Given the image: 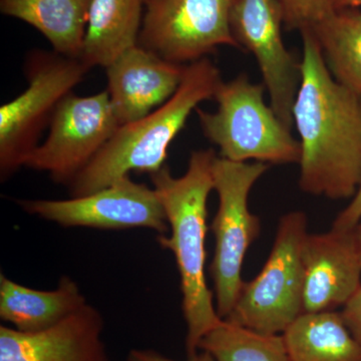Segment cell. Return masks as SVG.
Wrapping results in <instances>:
<instances>
[{"label": "cell", "mask_w": 361, "mask_h": 361, "mask_svg": "<svg viewBox=\"0 0 361 361\" xmlns=\"http://www.w3.org/2000/svg\"><path fill=\"white\" fill-rule=\"evenodd\" d=\"M308 30L334 78L361 97V13L334 9Z\"/></svg>", "instance_id": "obj_19"}, {"label": "cell", "mask_w": 361, "mask_h": 361, "mask_svg": "<svg viewBox=\"0 0 361 361\" xmlns=\"http://www.w3.org/2000/svg\"><path fill=\"white\" fill-rule=\"evenodd\" d=\"M341 314L351 336L361 346V287L342 307Z\"/></svg>", "instance_id": "obj_22"}, {"label": "cell", "mask_w": 361, "mask_h": 361, "mask_svg": "<svg viewBox=\"0 0 361 361\" xmlns=\"http://www.w3.org/2000/svg\"><path fill=\"white\" fill-rule=\"evenodd\" d=\"M144 11L145 0H94L80 61L106 68L137 45Z\"/></svg>", "instance_id": "obj_16"}, {"label": "cell", "mask_w": 361, "mask_h": 361, "mask_svg": "<svg viewBox=\"0 0 361 361\" xmlns=\"http://www.w3.org/2000/svg\"><path fill=\"white\" fill-rule=\"evenodd\" d=\"M90 68L80 59L33 51L26 59L27 89L0 108V177L8 179L39 146L59 104Z\"/></svg>", "instance_id": "obj_5"}, {"label": "cell", "mask_w": 361, "mask_h": 361, "mask_svg": "<svg viewBox=\"0 0 361 361\" xmlns=\"http://www.w3.org/2000/svg\"><path fill=\"white\" fill-rule=\"evenodd\" d=\"M94 0H0L4 16L39 30L54 51L68 58L82 54L90 6Z\"/></svg>", "instance_id": "obj_17"}, {"label": "cell", "mask_w": 361, "mask_h": 361, "mask_svg": "<svg viewBox=\"0 0 361 361\" xmlns=\"http://www.w3.org/2000/svg\"><path fill=\"white\" fill-rule=\"evenodd\" d=\"M186 68L139 44L118 56L106 70V92L120 126L142 120L168 102L179 89Z\"/></svg>", "instance_id": "obj_13"}, {"label": "cell", "mask_w": 361, "mask_h": 361, "mask_svg": "<svg viewBox=\"0 0 361 361\" xmlns=\"http://www.w3.org/2000/svg\"><path fill=\"white\" fill-rule=\"evenodd\" d=\"M353 231H355L356 242H357L358 248H360L361 253V223L353 228Z\"/></svg>", "instance_id": "obj_26"}, {"label": "cell", "mask_w": 361, "mask_h": 361, "mask_svg": "<svg viewBox=\"0 0 361 361\" xmlns=\"http://www.w3.org/2000/svg\"><path fill=\"white\" fill-rule=\"evenodd\" d=\"M120 127L106 90L90 97L71 92L59 104L47 140L33 149L25 167L70 186Z\"/></svg>", "instance_id": "obj_9"}, {"label": "cell", "mask_w": 361, "mask_h": 361, "mask_svg": "<svg viewBox=\"0 0 361 361\" xmlns=\"http://www.w3.org/2000/svg\"><path fill=\"white\" fill-rule=\"evenodd\" d=\"M282 336L291 361H361V346L337 311L303 313Z\"/></svg>", "instance_id": "obj_18"}, {"label": "cell", "mask_w": 361, "mask_h": 361, "mask_svg": "<svg viewBox=\"0 0 361 361\" xmlns=\"http://www.w3.org/2000/svg\"><path fill=\"white\" fill-rule=\"evenodd\" d=\"M237 0H145L137 44L172 63H192L220 45L241 49L233 35Z\"/></svg>", "instance_id": "obj_8"}, {"label": "cell", "mask_w": 361, "mask_h": 361, "mask_svg": "<svg viewBox=\"0 0 361 361\" xmlns=\"http://www.w3.org/2000/svg\"><path fill=\"white\" fill-rule=\"evenodd\" d=\"M361 219V183L357 192L349 205L339 213L334 220L332 228L339 230H350L360 223Z\"/></svg>", "instance_id": "obj_23"}, {"label": "cell", "mask_w": 361, "mask_h": 361, "mask_svg": "<svg viewBox=\"0 0 361 361\" xmlns=\"http://www.w3.org/2000/svg\"><path fill=\"white\" fill-rule=\"evenodd\" d=\"M307 218L301 211L282 216L260 273L245 282L226 319L268 334H282L303 314L302 247Z\"/></svg>", "instance_id": "obj_6"}, {"label": "cell", "mask_w": 361, "mask_h": 361, "mask_svg": "<svg viewBox=\"0 0 361 361\" xmlns=\"http://www.w3.org/2000/svg\"><path fill=\"white\" fill-rule=\"evenodd\" d=\"M214 361H291L282 334H268L222 319L199 345Z\"/></svg>", "instance_id": "obj_20"}, {"label": "cell", "mask_w": 361, "mask_h": 361, "mask_svg": "<svg viewBox=\"0 0 361 361\" xmlns=\"http://www.w3.org/2000/svg\"><path fill=\"white\" fill-rule=\"evenodd\" d=\"M264 90V85L253 84L245 73L222 82L214 97L217 111L196 109L204 135L226 160L299 164L300 144L290 128L265 103Z\"/></svg>", "instance_id": "obj_4"}, {"label": "cell", "mask_w": 361, "mask_h": 361, "mask_svg": "<svg viewBox=\"0 0 361 361\" xmlns=\"http://www.w3.org/2000/svg\"><path fill=\"white\" fill-rule=\"evenodd\" d=\"M18 204L26 213L63 227L148 228L161 235L170 228L155 189L134 182L129 175L85 196L68 200H20Z\"/></svg>", "instance_id": "obj_10"}, {"label": "cell", "mask_w": 361, "mask_h": 361, "mask_svg": "<svg viewBox=\"0 0 361 361\" xmlns=\"http://www.w3.org/2000/svg\"><path fill=\"white\" fill-rule=\"evenodd\" d=\"M288 30L302 32L334 11L332 0H278Z\"/></svg>", "instance_id": "obj_21"}, {"label": "cell", "mask_w": 361, "mask_h": 361, "mask_svg": "<svg viewBox=\"0 0 361 361\" xmlns=\"http://www.w3.org/2000/svg\"><path fill=\"white\" fill-rule=\"evenodd\" d=\"M128 361H177L170 360L157 351L149 349H133L128 356ZM186 361H214L212 356L207 351L202 350L193 356H188Z\"/></svg>", "instance_id": "obj_24"}, {"label": "cell", "mask_w": 361, "mask_h": 361, "mask_svg": "<svg viewBox=\"0 0 361 361\" xmlns=\"http://www.w3.org/2000/svg\"><path fill=\"white\" fill-rule=\"evenodd\" d=\"M302 261L303 313L336 311L361 287V253L353 229L308 233Z\"/></svg>", "instance_id": "obj_12"}, {"label": "cell", "mask_w": 361, "mask_h": 361, "mask_svg": "<svg viewBox=\"0 0 361 361\" xmlns=\"http://www.w3.org/2000/svg\"><path fill=\"white\" fill-rule=\"evenodd\" d=\"M87 304L77 282L65 276L54 290L42 291L0 275V317L23 332L49 329Z\"/></svg>", "instance_id": "obj_15"}, {"label": "cell", "mask_w": 361, "mask_h": 361, "mask_svg": "<svg viewBox=\"0 0 361 361\" xmlns=\"http://www.w3.org/2000/svg\"><path fill=\"white\" fill-rule=\"evenodd\" d=\"M283 13L278 0H237L231 16L233 35L241 49L257 61L276 115L293 128L292 109L301 82V63L284 45Z\"/></svg>", "instance_id": "obj_11"}, {"label": "cell", "mask_w": 361, "mask_h": 361, "mask_svg": "<svg viewBox=\"0 0 361 361\" xmlns=\"http://www.w3.org/2000/svg\"><path fill=\"white\" fill-rule=\"evenodd\" d=\"M361 6V0H332L334 9L353 8Z\"/></svg>", "instance_id": "obj_25"}, {"label": "cell", "mask_w": 361, "mask_h": 361, "mask_svg": "<svg viewBox=\"0 0 361 361\" xmlns=\"http://www.w3.org/2000/svg\"><path fill=\"white\" fill-rule=\"evenodd\" d=\"M292 109L300 137L299 187L332 200L355 196L361 183V97L337 82L310 30Z\"/></svg>", "instance_id": "obj_1"}, {"label": "cell", "mask_w": 361, "mask_h": 361, "mask_svg": "<svg viewBox=\"0 0 361 361\" xmlns=\"http://www.w3.org/2000/svg\"><path fill=\"white\" fill-rule=\"evenodd\" d=\"M210 59L187 65L174 96L137 122L121 126L110 141L70 184L71 198L110 186L130 172H158L165 166L171 142L185 127L198 104L215 97L222 84Z\"/></svg>", "instance_id": "obj_3"}, {"label": "cell", "mask_w": 361, "mask_h": 361, "mask_svg": "<svg viewBox=\"0 0 361 361\" xmlns=\"http://www.w3.org/2000/svg\"><path fill=\"white\" fill-rule=\"evenodd\" d=\"M104 319L90 304L37 332L0 327V361H108Z\"/></svg>", "instance_id": "obj_14"}, {"label": "cell", "mask_w": 361, "mask_h": 361, "mask_svg": "<svg viewBox=\"0 0 361 361\" xmlns=\"http://www.w3.org/2000/svg\"><path fill=\"white\" fill-rule=\"evenodd\" d=\"M268 168V164L260 161L239 163L219 156L214 161V190L217 192L219 207L211 226L215 253L210 274L216 310L222 319L231 314L245 283L242 267L248 249L261 231L260 219L249 210V195Z\"/></svg>", "instance_id": "obj_7"}, {"label": "cell", "mask_w": 361, "mask_h": 361, "mask_svg": "<svg viewBox=\"0 0 361 361\" xmlns=\"http://www.w3.org/2000/svg\"><path fill=\"white\" fill-rule=\"evenodd\" d=\"M217 156L212 149H199L190 156L182 177H173L167 165L151 175L171 228L170 236L161 235L158 241L174 254L179 270L188 356L198 353L203 337L222 320L205 274L207 204L214 190L213 165Z\"/></svg>", "instance_id": "obj_2"}]
</instances>
